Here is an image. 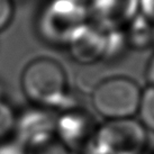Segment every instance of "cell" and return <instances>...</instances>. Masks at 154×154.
<instances>
[{
    "label": "cell",
    "instance_id": "6da1fadb",
    "mask_svg": "<svg viewBox=\"0 0 154 154\" xmlns=\"http://www.w3.org/2000/svg\"><path fill=\"white\" fill-rule=\"evenodd\" d=\"M20 85L26 98L36 107L62 111L75 108L66 72L54 59L42 56L28 62L23 70Z\"/></svg>",
    "mask_w": 154,
    "mask_h": 154
},
{
    "label": "cell",
    "instance_id": "7a4b0ae2",
    "mask_svg": "<svg viewBox=\"0 0 154 154\" xmlns=\"http://www.w3.org/2000/svg\"><path fill=\"white\" fill-rule=\"evenodd\" d=\"M89 22L86 4L75 0H47L36 18L38 37L51 46H65Z\"/></svg>",
    "mask_w": 154,
    "mask_h": 154
},
{
    "label": "cell",
    "instance_id": "3957f363",
    "mask_svg": "<svg viewBox=\"0 0 154 154\" xmlns=\"http://www.w3.org/2000/svg\"><path fill=\"white\" fill-rule=\"evenodd\" d=\"M142 90L127 77H111L98 82L92 89L94 110L108 120L132 118L137 114Z\"/></svg>",
    "mask_w": 154,
    "mask_h": 154
},
{
    "label": "cell",
    "instance_id": "277c9868",
    "mask_svg": "<svg viewBox=\"0 0 154 154\" xmlns=\"http://www.w3.org/2000/svg\"><path fill=\"white\" fill-rule=\"evenodd\" d=\"M147 143L146 129L133 119H115L97 128L83 154H143Z\"/></svg>",
    "mask_w": 154,
    "mask_h": 154
},
{
    "label": "cell",
    "instance_id": "5b68a950",
    "mask_svg": "<svg viewBox=\"0 0 154 154\" xmlns=\"http://www.w3.org/2000/svg\"><path fill=\"white\" fill-rule=\"evenodd\" d=\"M88 19L103 30L124 29L140 13V0H88Z\"/></svg>",
    "mask_w": 154,
    "mask_h": 154
},
{
    "label": "cell",
    "instance_id": "8992f818",
    "mask_svg": "<svg viewBox=\"0 0 154 154\" xmlns=\"http://www.w3.org/2000/svg\"><path fill=\"white\" fill-rule=\"evenodd\" d=\"M96 131L91 116L77 107L62 111L59 117H55V136L70 152L85 150Z\"/></svg>",
    "mask_w": 154,
    "mask_h": 154
},
{
    "label": "cell",
    "instance_id": "52a82bcc",
    "mask_svg": "<svg viewBox=\"0 0 154 154\" xmlns=\"http://www.w3.org/2000/svg\"><path fill=\"white\" fill-rule=\"evenodd\" d=\"M15 133L24 149L42 143L55 136V117L45 108H29L16 118Z\"/></svg>",
    "mask_w": 154,
    "mask_h": 154
},
{
    "label": "cell",
    "instance_id": "ba28073f",
    "mask_svg": "<svg viewBox=\"0 0 154 154\" xmlns=\"http://www.w3.org/2000/svg\"><path fill=\"white\" fill-rule=\"evenodd\" d=\"M69 54L79 64H94L103 61L105 30L88 22L78 30L66 45Z\"/></svg>",
    "mask_w": 154,
    "mask_h": 154
},
{
    "label": "cell",
    "instance_id": "9c48e42d",
    "mask_svg": "<svg viewBox=\"0 0 154 154\" xmlns=\"http://www.w3.org/2000/svg\"><path fill=\"white\" fill-rule=\"evenodd\" d=\"M128 48L142 51L154 46V25L138 13L124 28Z\"/></svg>",
    "mask_w": 154,
    "mask_h": 154
},
{
    "label": "cell",
    "instance_id": "30bf717a",
    "mask_svg": "<svg viewBox=\"0 0 154 154\" xmlns=\"http://www.w3.org/2000/svg\"><path fill=\"white\" fill-rule=\"evenodd\" d=\"M128 48L124 29L105 30V48L103 61H116Z\"/></svg>",
    "mask_w": 154,
    "mask_h": 154
},
{
    "label": "cell",
    "instance_id": "8fae6325",
    "mask_svg": "<svg viewBox=\"0 0 154 154\" xmlns=\"http://www.w3.org/2000/svg\"><path fill=\"white\" fill-rule=\"evenodd\" d=\"M137 114L143 127L154 132V86H149L142 91Z\"/></svg>",
    "mask_w": 154,
    "mask_h": 154
},
{
    "label": "cell",
    "instance_id": "7c38bea8",
    "mask_svg": "<svg viewBox=\"0 0 154 154\" xmlns=\"http://www.w3.org/2000/svg\"><path fill=\"white\" fill-rule=\"evenodd\" d=\"M26 154H70V150L56 136L25 149Z\"/></svg>",
    "mask_w": 154,
    "mask_h": 154
},
{
    "label": "cell",
    "instance_id": "4fadbf2b",
    "mask_svg": "<svg viewBox=\"0 0 154 154\" xmlns=\"http://www.w3.org/2000/svg\"><path fill=\"white\" fill-rule=\"evenodd\" d=\"M15 125H16V116L8 103L4 100H0V141L15 132Z\"/></svg>",
    "mask_w": 154,
    "mask_h": 154
},
{
    "label": "cell",
    "instance_id": "5bb4252c",
    "mask_svg": "<svg viewBox=\"0 0 154 154\" xmlns=\"http://www.w3.org/2000/svg\"><path fill=\"white\" fill-rule=\"evenodd\" d=\"M15 14L14 0H0V32L5 30L13 22Z\"/></svg>",
    "mask_w": 154,
    "mask_h": 154
},
{
    "label": "cell",
    "instance_id": "9a60e30c",
    "mask_svg": "<svg viewBox=\"0 0 154 154\" xmlns=\"http://www.w3.org/2000/svg\"><path fill=\"white\" fill-rule=\"evenodd\" d=\"M140 13L154 25V0H140Z\"/></svg>",
    "mask_w": 154,
    "mask_h": 154
},
{
    "label": "cell",
    "instance_id": "2e32d148",
    "mask_svg": "<svg viewBox=\"0 0 154 154\" xmlns=\"http://www.w3.org/2000/svg\"><path fill=\"white\" fill-rule=\"evenodd\" d=\"M0 154H26V151L18 143H0Z\"/></svg>",
    "mask_w": 154,
    "mask_h": 154
},
{
    "label": "cell",
    "instance_id": "e0dca14e",
    "mask_svg": "<svg viewBox=\"0 0 154 154\" xmlns=\"http://www.w3.org/2000/svg\"><path fill=\"white\" fill-rule=\"evenodd\" d=\"M145 77L149 82V86H154V53L149 60V63L146 65Z\"/></svg>",
    "mask_w": 154,
    "mask_h": 154
},
{
    "label": "cell",
    "instance_id": "ac0fdd59",
    "mask_svg": "<svg viewBox=\"0 0 154 154\" xmlns=\"http://www.w3.org/2000/svg\"><path fill=\"white\" fill-rule=\"evenodd\" d=\"M75 1H79V2H82V4H87L88 0H75Z\"/></svg>",
    "mask_w": 154,
    "mask_h": 154
},
{
    "label": "cell",
    "instance_id": "d6986e66",
    "mask_svg": "<svg viewBox=\"0 0 154 154\" xmlns=\"http://www.w3.org/2000/svg\"><path fill=\"white\" fill-rule=\"evenodd\" d=\"M143 154H144V153H143Z\"/></svg>",
    "mask_w": 154,
    "mask_h": 154
}]
</instances>
